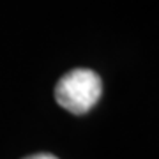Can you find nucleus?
Returning <instances> with one entry per match:
<instances>
[{"mask_svg": "<svg viewBox=\"0 0 159 159\" xmlns=\"http://www.w3.org/2000/svg\"><path fill=\"white\" fill-rule=\"evenodd\" d=\"M102 92V81L92 69H73L58 80L55 85V99L74 115H83L96 106Z\"/></svg>", "mask_w": 159, "mask_h": 159, "instance_id": "nucleus-1", "label": "nucleus"}, {"mask_svg": "<svg viewBox=\"0 0 159 159\" xmlns=\"http://www.w3.org/2000/svg\"><path fill=\"white\" fill-rule=\"evenodd\" d=\"M23 159H58L57 156L53 154H46V152H41V154H32L29 157H23Z\"/></svg>", "mask_w": 159, "mask_h": 159, "instance_id": "nucleus-2", "label": "nucleus"}]
</instances>
